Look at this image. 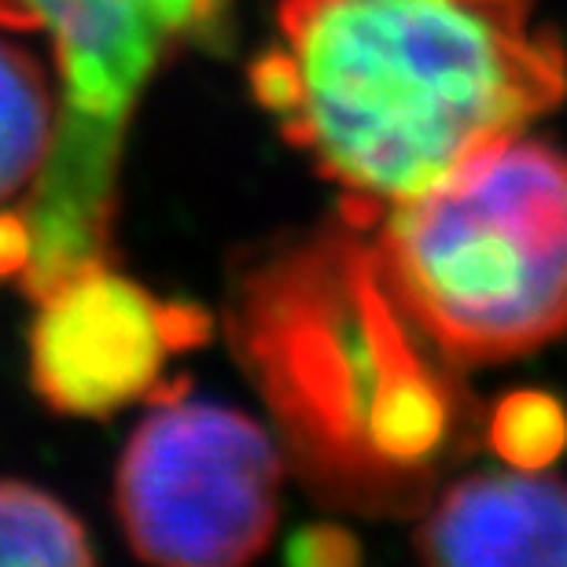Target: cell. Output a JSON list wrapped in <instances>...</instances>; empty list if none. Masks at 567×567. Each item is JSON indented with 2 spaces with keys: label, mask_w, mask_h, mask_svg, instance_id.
I'll list each match as a JSON object with an SVG mask.
<instances>
[{
  "label": "cell",
  "mask_w": 567,
  "mask_h": 567,
  "mask_svg": "<svg viewBox=\"0 0 567 567\" xmlns=\"http://www.w3.org/2000/svg\"><path fill=\"white\" fill-rule=\"evenodd\" d=\"M96 553L85 527L52 494L0 480V567L4 564H89Z\"/></svg>",
  "instance_id": "8"
},
{
  "label": "cell",
  "mask_w": 567,
  "mask_h": 567,
  "mask_svg": "<svg viewBox=\"0 0 567 567\" xmlns=\"http://www.w3.org/2000/svg\"><path fill=\"white\" fill-rule=\"evenodd\" d=\"M251 89L369 225L564 107L567 44L538 0H280Z\"/></svg>",
  "instance_id": "1"
},
{
  "label": "cell",
  "mask_w": 567,
  "mask_h": 567,
  "mask_svg": "<svg viewBox=\"0 0 567 567\" xmlns=\"http://www.w3.org/2000/svg\"><path fill=\"white\" fill-rule=\"evenodd\" d=\"M413 546L446 567H567V480L527 464L461 475L421 516Z\"/></svg>",
  "instance_id": "6"
},
{
  "label": "cell",
  "mask_w": 567,
  "mask_h": 567,
  "mask_svg": "<svg viewBox=\"0 0 567 567\" xmlns=\"http://www.w3.org/2000/svg\"><path fill=\"white\" fill-rule=\"evenodd\" d=\"M372 269L405 324L457 365H502L567 336V152L494 144L380 214Z\"/></svg>",
  "instance_id": "2"
},
{
  "label": "cell",
  "mask_w": 567,
  "mask_h": 567,
  "mask_svg": "<svg viewBox=\"0 0 567 567\" xmlns=\"http://www.w3.org/2000/svg\"><path fill=\"white\" fill-rule=\"evenodd\" d=\"M229 0H0V27L52 41L60 115L49 166L0 214V280L30 299L111 262L118 166L133 107L158 66L218 27Z\"/></svg>",
  "instance_id": "3"
},
{
  "label": "cell",
  "mask_w": 567,
  "mask_h": 567,
  "mask_svg": "<svg viewBox=\"0 0 567 567\" xmlns=\"http://www.w3.org/2000/svg\"><path fill=\"white\" fill-rule=\"evenodd\" d=\"M280 483V450L258 421L218 402L166 399L122 453L115 502L141 560L233 567L274 538Z\"/></svg>",
  "instance_id": "4"
},
{
  "label": "cell",
  "mask_w": 567,
  "mask_h": 567,
  "mask_svg": "<svg viewBox=\"0 0 567 567\" xmlns=\"http://www.w3.org/2000/svg\"><path fill=\"white\" fill-rule=\"evenodd\" d=\"M30 328V380L55 413L104 421L147 399L166 361L207 336V317L169 306L111 262L44 291Z\"/></svg>",
  "instance_id": "5"
},
{
  "label": "cell",
  "mask_w": 567,
  "mask_h": 567,
  "mask_svg": "<svg viewBox=\"0 0 567 567\" xmlns=\"http://www.w3.org/2000/svg\"><path fill=\"white\" fill-rule=\"evenodd\" d=\"M60 100L41 63L0 38V210L22 207L49 166Z\"/></svg>",
  "instance_id": "7"
}]
</instances>
